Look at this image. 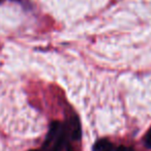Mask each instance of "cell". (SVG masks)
Returning <instances> with one entry per match:
<instances>
[{"label":"cell","instance_id":"1","mask_svg":"<svg viewBox=\"0 0 151 151\" xmlns=\"http://www.w3.org/2000/svg\"><path fill=\"white\" fill-rule=\"evenodd\" d=\"M61 125H60V122L58 121H53L52 123L50 124V128H49V132L47 134V138L46 141H45V146H49L55 139L57 138L58 136V132L59 129H60Z\"/></svg>","mask_w":151,"mask_h":151},{"label":"cell","instance_id":"2","mask_svg":"<svg viewBox=\"0 0 151 151\" xmlns=\"http://www.w3.org/2000/svg\"><path fill=\"white\" fill-rule=\"evenodd\" d=\"M65 140H66V130H65L64 127H62L60 134L56 138L55 144L53 146V151H60L61 148L63 147V145L65 144Z\"/></svg>","mask_w":151,"mask_h":151},{"label":"cell","instance_id":"3","mask_svg":"<svg viewBox=\"0 0 151 151\" xmlns=\"http://www.w3.org/2000/svg\"><path fill=\"white\" fill-rule=\"evenodd\" d=\"M81 125H80V121H79V118L75 117L73 118V132H71V138L73 140H80L81 139Z\"/></svg>","mask_w":151,"mask_h":151},{"label":"cell","instance_id":"4","mask_svg":"<svg viewBox=\"0 0 151 151\" xmlns=\"http://www.w3.org/2000/svg\"><path fill=\"white\" fill-rule=\"evenodd\" d=\"M111 145L112 144L109 141L106 140V139H103V140H99L95 143L94 146H93V151H105L106 149L111 146Z\"/></svg>","mask_w":151,"mask_h":151},{"label":"cell","instance_id":"5","mask_svg":"<svg viewBox=\"0 0 151 151\" xmlns=\"http://www.w3.org/2000/svg\"><path fill=\"white\" fill-rule=\"evenodd\" d=\"M145 145L148 148H151V129L147 132L146 137H145Z\"/></svg>","mask_w":151,"mask_h":151},{"label":"cell","instance_id":"6","mask_svg":"<svg viewBox=\"0 0 151 151\" xmlns=\"http://www.w3.org/2000/svg\"><path fill=\"white\" fill-rule=\"evenodd\" d=\"M114 151H126V148L124 146H119V147H117Z\"/></svg>","mask_w":151,"mask_h":151},{"label":"cell","instance_id":"7","mask_svg":"<svg viewBox=\"0 0 151 151\" xmlns=\"http://www.w3.org/2000/svg\"><path fill=\"white\" fill-rule=\"evenodd\" d=\"M67 151H73V150L71 149V147H70V146H68V147H67Z\"/></svg>","mask_w":151,"mask_h":151},{"label":"cell","instance_id":"8","mask_svg":"<svg viewBox=\"0 0 151 151\" xmlns=\"http://www.w3.org/2000/svg\"><path fill=\"white\" fill-rule=\"evenodd\" d=\"M126 151H134V149H132V148H127V149H126Z\"/></svg>","mask_w":151,"mask_h":151},{"label":"cell","instance_id":"9","mask_svg":"<svg viewBox=\"0 0 151 151\" xmlns=\"http://www.w3.org/2000/svg\"><path fill=\"white\" fill-rule=\"evenodd\" d=\"M30 151H38V150H30Z\"/></svg>","mask_w":151,"mask_h":151}]
</instances>
